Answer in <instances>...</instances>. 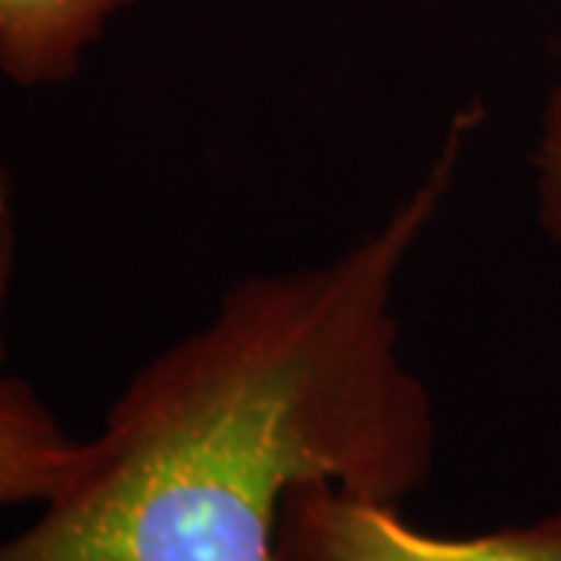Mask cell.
I'll return each mask as SVG.
<instances>
[{
	"mask_svg": "<svg viewBox=\"0 0 561 561\" xmlns=\"http://www.w3.org/2000/svg\"><path fill=\"white\" fill-rule=\"evenodd\" d=\"M138 0H0V72L20 88L76 79L110 20Z\"/></svg>",
	"mask_w": 561,
	"mask_h": 561,
	"instance_id": "obj_4",
	"label": "cell"
},
{
	"mask_svg": "<svg viewBox=\"0 0 561 561\" xmlns=\"http://www.w3.org/2000/svg\"><path fill=\"white\" fill-rule=\"evenodd\" d=\"M530 169H534L537 219L542 234L561 253V72L549 88V98L542 101L540 125L530 150Z\"/></svg>",
	"mask_w": 561,
	"mask_h": 561,
	"instance_id": "obj_5",
	"label": "cell"
},
{
	"mask_svg": "<svg viewBox=\"0 0 561 561\" xmlns=\"http://www.w3.org/2000/svg\"><path fill=\"white\" fill-rule=\"evenodd\" d=\"M91 459L94 437H72L28 381L0 378V505H47Z\"/></svg>",
	"mask_w": 561,
	"mask_h": 561,
	"instance_id": "obj_3",
	"label": "cell"
},
{
	"mask_svg": "<svg viewBox=\"0 0 561 561\" xmlns=\"http://www.w3.org/2000/svg\"><path fill=\"white\" fill-rule=\"evenodd\" d=\"M481 119L459 110L419 184L337 256L231 284L128 381L84 474L0 561H284L294 490L402 505L427 486L440 424L397 294Z\"/></svg>",
	"mask_w": 561,
	"mask_h": 561,
	"instance_id": "obj_1",
	"label": "cell"
},
{
	"mask_svg": "<svg viewBox=\"0 0 561 561\" xmlns=\"http://www.w3.org/2000/svg\"><path fill=\"white\" fill-rule=\"evenodd\" d=\"M284 561H561V508L483 534H431L400 505L312 483L280 515Z\"/></svg>",
	"mask_w": 561,
	"mask_h": 561,
	"instance_id": "obj_2",
	"label": "cell"
}]
</instances>
